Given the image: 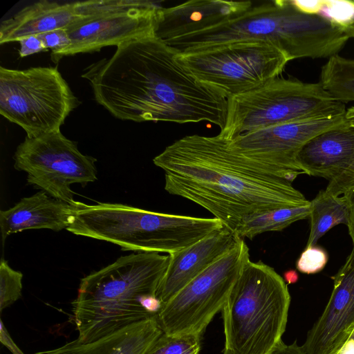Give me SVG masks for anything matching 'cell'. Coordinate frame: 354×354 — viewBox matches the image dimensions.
I'll return each mask as SVG.
<instances>
[{
	"label": "cell",
	"mask_w": 354,
	"mask_h": 354,
	"mask_svg": "<svg viewBox=\"0 0 354 354\" xmlns=\"http://www.w3.org/2000/svg\"><path fill=\"white\" fill-rule=\"evenodd\" d=\"M178 53L153 33L124 41L82 77L115 118L137 122H225L227 100L201 85L178 62Z\"/></svg>",
	"instance_id": "cell-1"
},
{
	"label": "cell",
	"mask_w": 354,
	"mask_h": 354,
	"mask_svg": "<svg viewBox=\"0 0 354 354\" xmlns=\"http://www.w3.org/2000/svg\"><path fill=\"white\" fill-rule=\"evenodd\" d=\"M153 162L165 172V189L203 207L234 232L250 216L310 204L286 175L234 150L228 140L186 136Z\"/></svg>",
	"instance_id": "cell-2"
},
{
	"label": "cell",
	"mask_w": 354,
	"mask_h": 354,
	"mask_svg": "<svg viewBox=\"0 0 354 354\" xmlns=\"http://www.w3.org/2000/svg\"><path fill=\"white\" fill-rule=\"evenodd\" d=\"M169 255L136 252L82 278L72 301L77 339L92 342L153 317Z\"/></svg>",
	"instance_id": "cell-3"
},
{
	"label": "cell",
	"mask_w": 354,
	"mask_h": 354,
	"mask_svg": "<svg viewBox=\"0 0 354 354\" xmlns=\"http://www.w3.org/2000/svg\"><path fill=\"white\" fill-rule=\"evenodd\" d=\"M349 38L320 15L299 10L292 0L267 1L220 24L165 41L178 53L223 43H272L291 61L338 55Z\"/></svg>",
	"instance_id": "cell-4"
},
{
	"label": "cell",
	"mask_w": 354,
	"mask_h": 354,
	"mask_svg": "<svg viewBox=\"0 0 354 354\" xmlns=\"http://www.w3.org/2000/svg\"><path fill=\"white\" fill-rule=\"evenodd\" d=\"M224 227L216 218H197L147 211L119 203H77L66 230L112 243L122 250L180 251Z\"/></svg>",
	"instance_id": "cell-5"
},
{
	"label": "cell",
	"mask_w": 354,
	"mask_h": 354,
	"mask_svg": "<svg viewBox=\"0 0 354 354\" xmlns=\"http://www.w3.org/2000/svg\"><path fill=\"white\" fill-rule=\"evenodd\" d=\"M290 295L274 268L249 260L223 308L225 348L234 354H268L281 341Z\"/></svg>",
	"instance_id": "cell-6"
},
{
	"label": "cell",
	"mask_w": 354,
	"mask_h": 354,
	"mask_svg": "<svg viewBox=\"0 0 354 354\" xmlns=\"http://www.w3.org/2000/svg\"><path fill=\"white\" fill-rule=\"evenodd\" d=\"M227 100L225 122L219 135L226 140L281 124L345 115V104L319 83L274 78Z\"/></svg>",
	"instance_id": "cell-7"
},
{
	"label": "cell",
	"mask_w": 354,
	"mask_h": 354,
	"mask_svg": "<svg viewBox=\"0 0 354 354\" xmlns=\"http://www.w3.org/2000/svg\"><path fill=\"white\" fill-rule=\"evenodd\" d=\"M178 62L201 85L226 100L278 77L290 60L272 43L243 40L190 50Z\"/></svg>",
	"instance_id": "cell-8"
},
{
	"label": "cell",
	"mask_w": 354,
	"mask_h": 354,
	"mask_svg": "<svg viewBox=\"0 0 354 354\" xmlns=\"http://www.w3.org/2000/svg\"><path fill=\"white\" fill-rule=\"evenodd\" d=\"M79 104L57 67H0V113L29 138L60 131Z\"/></svg>",
	"instance_id": "cell-9"
},
{
	"label": "cell",
	"mask_w": 354,
	"mask_h": 354,
	"mask_svg": "<svg viewBox=\"0 0 354 354\" xmlns=\"http://www.w3.org/2000/svg\"><path fill=\"white\" fill-rule=\"evenodd\" d=\"M249 260V248L241 238L232 250L162 306L156 319L163 333L202 337L214 315L222 310Z\"/></svg>",
	"instance_id": "cell-10"
},
{
	"label": "cell",
	"mask_w": 354,
	"mask_h": 354,
	"mask_svg": "<svg viewBox=\"0 0 354 354\" xmlns=\"http://www.w3.org/2000/svg\"><path fill=\"white\" fill-rule=\"evenodd\" d=\"M14 167L27 173V181L50 196L74 203L71 185L97 180L96 159L82 154L61 131L26 137L14 154Z\"/></svg>",
	"instance_id": "cell-11"
},
{
	"label": "cell",
	"mask_w": 354,
	"mask_h": 354,
	"mask_svg": "<svg viewBox=\"0 0 354 354\" xmlns=\"http://www.w3.org/2000/svg\"><path fill=\"white\" fill-rule=\"evenodd\" d=\"M157 3L143 0H94L91 15L82 16L66 28L71 44L51 55L53 62L77 53L118 46L130 39L153 33Z\"/></svg>",
	"instance_id": "cell-12"
},
{
	"label": "cell",
	"mask_w": 354,
	"mask_h": 354,
	"mask_svg": "<svg viewBox=\"0 0 354 354\" xmlns=\"http://www.w3.org/2000/svg\"><path fill=\"white\" fill-rule=\"evenodd\" d=\"M346 119V114L291 122L241 134L228 140L243 156L288 177L304 174L296 162L301 147L317 134Z\"/></svg>",
	"instance_id": "cell-13"
},
{
	"label": "cell",
	"mask_w": 354,
	"mask_h": 354,
	"mask_svg": "<svg viewBox=\"0 0 354 354\" xmlns=\"http://www.w3.org/2000/svg\"><path fill=\"white\" fill-rule=\"evenodd\" d=\"M333 279L329 300L301 345L304 354H338L354 333V243Z\"/></svg>",
	"instance_id": "cell-14"
},
{
	"label": "cell",
	"mask_w": 354,
	"mask_h": 354,
	"mask_svg": "<svg viewBox=\"0 0 354 354\" xmlns=\"http://www.w3.org/2000/svg\"><path fill=\"white\" fill-rule=\"evenodd\" d=\"M240 239L236 233L224 227L180 251L168 254V266L156 292L162 306L232 250Z\"/></svg>",
	"instance_id": "cell-15"
},
{
	"label": "cell",
	"mask_w": 354,
	"mask_h": 354,
	"mask_svg": "<svg viewBox=\"0 0 354 354\" xmlns=\"http://www.w3.org/2000/svg\"><path fill=\"white\" fill-rule=\"evenodd\" d=\"M250 1L193 0L158 10L153 34L169 39L236 17L252 7Z\"/></svg>",
	"instance_id": "cell-16"
},
{
	"label": "cell",
	"mask_w": 354,
	"mask_h": 354,
	"mask_svg": "<svg viewBox=\"0 0 354 354\" xmlns=\"http://www.w3.org/2000/svg\"><path fill=\"white\" fill-rule=\"evenodd\" d=\"M296 162L309 176L330 181L341 175L354 162V127L346 118L314 136L301 147Z\"/></svg>",
	"instance_id": "cell-17"
},
{
	"label": "cell",
	"mask_w": 354,
	"mask_h": 354,
	"mask_svg": "<svg viewBox=\"0 0 354 354\" xmlns=\"http://www.w3.org/2000/svg\"><path fill=\"white\" fill-rule=\"evenodd\" d=\"M77 202L68 203L55 198L41 190L21 199L14 207L0 212L3 243L12 234L28 230L67 229L76 209Z\"/></svg>",
	"instance_id": "cell-18"
},
{
	"label": "cell",
	"mask_w": 354,
	"mask_h": 354,
	"mask_svg": "<svg viewBox=\"0 0 354 354\" xmlns=\"http://www.w3.org/2000/svg\"><path fill=\"white\" fill-rule=\"evenodd\" d=\"M83 15V1L60 3L42 0L35 2L1 21L0 44L66 29Z\"/></svg>",
	"instance_id": "cell-19"
},
{
	"label": "cell",
	"mask_w": 354,
	"mask_h": 354,
	"mask_svg": "<svg viewBox=\"0 0 354 354\" xmlns=\"http://www.w3.org/2000/svg\"><path fill=\"white\" fill-rule=\"evenodd\" d=\"M163 333L156 316L132 324L92 342L77 339L35 354H145Z\"/></svg>",
	"instance_id": "cell-20"
},
{
	"label": "cell",
	"mask_w": 354,
	"mask_h": 354,
	"mask_svg": "<svg viewBox=\"0 0 354 354\" xmlns=\"http://www.w3.org/2000/svg\"><path fill=\"white\" fill-rule=\"evenodd\" d=\"M310 234L306 247L317 245L319 239L335 225L348 226L350 210L344 196H337L320 191L310 203Z\"/></svg>",
	"instance_id": "cell-21"
},
{
	"label": "cell",
	"mask_w": 354,
	"mask_h": 354,
	"mask_svg": "<svg viewBox=\"0 0 354 354\" xmlns=\"http://www.w3.org/2000/svg\"><path fill=\"white\" fill-rule=\"evenodd\" d=\"M310 210L309 204L278 208L250 216L244 219L236 233L242 239H252L266 232L281 231L296 221L308 218Z\"/></svg>",
	"instance_id": "cell-22"
},
{
	"label": "cell",
	"mask_w": 354,
	"mask_h": 354,
	"mask_svg": "<svg viewBox=\"0 0 354 354\" xmlns=\"http://www.w3.org/2000/svg\"><path fill=\"white\" fill-rule=\"evenodd\" d=\"M319 82L337 100L354 102V59L330 57L322 67Z\"/></svg>",
	"instance_id": "cell-23"
},
{
	"label": "cell",
	"mask_w": 354,
	"mask_h": 354,
	"mask_svg": "<svg viewBox=\"0 0 354 354\" xmlns=\"http://www.w3.org/2000/svg\"><path fill=\"white\" fill-rule=\"evenodd\" d=\"M318 15L354 38V0H321Z\"/></svg>",
	"instance_id": "cell-24"
},
{
	"label": "cell",
	"mask_w": 354,
	"mask_h": 354,
	"mask_svg": "<svg viewBox=\"0 0 354 354\" xmlns=\"http://www.w3.org/2000/svg\"><path fill=\"white\" fill-rule=\"evenodd\" d=\"M201 336L196 334L162 333L145 354H198Z\"/></svg>",
	"instance_id": "cell-25"
},
{
	"label": "cell",
	"mask_w": 354,
	"mask_h": 354,
	"mask_svg": "<svg viewBox=\"0 0 354 354\" xmlns=\"http://www.w3.org/2000/svg\"><path fill=\"white\" fill-rule=\"evenodd\" d=\"M23 274L11 268L7 261L0 263V310L2 312L21 297Z\"/></svg>",
	"instance_id": "cell-26"
},
{
	"label": "cell",
	"mask_w": 354,
	"mask_h": 354,
	"mask_svg": "<svg viewBox=\"0 0 354 354\" xmlns=\"http://www.w3.org/2000/svg\"><path fill=\"white\" fill-rule=\"evenodd\" d=\"M328 259V253L322 248L306 247L296 262V268L304 274H315L324 268Z\"/></svg>",
	"instance_id": "cell-27"
},
{
	"label": "cell",
	"mask_w": 354,
	"mask_h": 354,
	"mask_svg": "<svg viewBox=\"0 0 354 354\" xmlns=\"http://www.w3.org/2000/svg\"><path fill=\"white\" fill-rule=\"evenodd\" d=\"M354 127V117L346 118ZM354 185V162L343 174L329 181L325 189L337 196L345 194Z\"/></svg>",
	"instance_id": "cell-28"
},
{
	"label": "cell",
	"mask_w": 354,
	"mask_h": 354,
	"mask_svg": "<svg viewBox=\"0 0 354 354\" xmlns=\"http://www.w3.org/2000/svg\"><path fill=\"white\" fill-rule=\"evenodd\" d=\"M39 36L46 48L51 50V55L62 51L71 44L66 29L55 30Z\"/></svg>",
	"instance_id": "cell-29"
},
{
	"label": "cell",
	"mask_w": 354,
	"mask_h": 354,
	"mask_svg": "<svg viewBox=\"0 0 354 354\" xmlns=\"http://www.w3.org/2000/svg\"><path fill=\"white\" fill-rule=\"evenodd\" d=\"M19 42L20 44L19 54L21 57L48 50L39 35L29 36Z\"/></svg>",
	"instance_id": "cell-30"
},
{
	"label": "cell",
	"mask_w": 354,
	"mask_h": 354,
	"mask_svg": "<svg viewBox=\"0 0 354 354\" xmlns=\"http://www.w3.org/2000/svg\"><path fill=\"white\" fill-rule=\"evenodd\" d=\"M223 354H234L230 351L224 348ZM268 354H304L301 346H299L297 341L291 344H286L281 341L270 353Z\"/></svg>",
	"instance_id": "cell-31"
},
{
	"label": "cell",
	"mask_w": 354,
	"mask_h": 354,
	"mask_svg": "<svg viewBox=\"0 0 354 354\" xmlns=\"http://www.w3.org/2000/svg\"><path fill=\"white\" fill-rule=\"evenodd\" d=\"M0 341L12 354H24L11 338L2 320H1Z\"/></svg>",
	"instance_id": "cell-32"
},
{
	"label": "cell",
	"mask_w": 354,
	"mask_h": 354,
	"mask_svg": "<svg viewBox=\"0 0 354 354\" xmlns=\"http://www.w3.org/2000/svg\"><path fill=\"white\" fill-rule=\"evenodd\" d=\"M343 196L346 198L349 207L350 221L347 227L353 243H354V185Z\"/></svg>",
	"instance_id": "cell-33"
},
{
	"label": "cell",
	"mask_w": 354,
	"mask_h": 354,
	"mask_svg": "<svg viewBox=\"0 0 354 354\" xmlns=\"http://www.w3.org/2000/svg\"><path fill=\"white\" fill-rule=\"evenodd\" d=\"M285 279L288 283H295L298 280V274L295 271H288L285 274Z\"/></svg>",
	"instance_id": "cell-34"
},
{
	"label": "cell",
	"mask_w": 354,
	"mask_h": 354,
	"mask_svg": "<svg viewBox=\"0 0 354 354\" xmlns=\"http://www.w3.org/2000/svg\"><path fill=\"white\" fill-rule=\"evenodd\" d=\"M346 118H351L354 117V105L351 106L346 110Z\"/></svg>",
	"instance_id": "cell-35"
},
{
	"label": "cell",
	"mask_w": 354,
	"mask_h": 354,
	"mask_svg": "<svg viewBox=\"0 0 354 354\" xmlns=\"http://www.w3.org/2000/svg\"><path fill=\"white\" fill-rule=\"evenodd\" d=\"M351 339H354V333L353 334V335H352V337H351Z\"/></svg>",
	"instance_id": "cell-36"
},
{
	"label": "cell",
	"mask_w": 354,
	"mask_h": 354,
	"mask_svg": "<svg viewBox=\"0 0 354 354\" xmlns=\"http://www.w3.org/2000/svg\"></svg>",
	"instance_id": "cell-37"
}]
</instances>
